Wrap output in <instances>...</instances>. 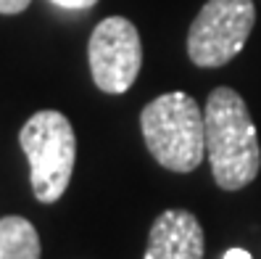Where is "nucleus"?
Instances as JSON below:
<instances>
[{
    "label": "nucleus",
    "instance_id": "nucleus-3",
    "mask_svg": "<svg viewBox=\"0 0 261 259\" xmlns=\"http://www.w3.org/2000/svg\"><path fill=\"white\" fill-rule=\"evenodd\" d=\"M19 146L29 161L35 199L40 204H56L69 188L76 161V135L71 122L56 109L37 111L19 130Z\"/></svg>",
    "mask_w": 261,
    "mask_h": 259
},
{
    "label": "nucleus",
    "instance_id": "nucleus-8",
    "mask_svg": "<svg viewBox=\"0 0 261 259\" xmlns=\"http://www.w3.org/2000/svg\"><path fill=\"white\" fill-rule=\"evenodd\" d=\"M32 0H0V13L3 16H16V13L27 11Z\"/></svg>",
    "mask_w": 261,
    "mask_h": 259
},
{
    "label": "nucleus",
    "instance_id": "nucleus-5",
    "mask_svg": "<svg viewBox=\"0 0 261 259\" xmlns=\"http://www.w3.org/2000/svg\"><path fill=\"white\" fill-rule=\"evenodd\" d=\"M87 61L98 90L111 96L127 93L143 66V42L137 27L124 16L103 19L90 35Z\"/></svg>",
    "mask_w": 261,
    "mask_h": 259
},
{
    "label": "nucleus",
    "instance_id": "nucleus-6",
    "mask_svg": "<svg viewBox=\"0 0 261 259\" xmlns=\"http://www.w3.org/2000/svg\"><path fill=\"white\" fill-rule=\"evenodd\" d=\"M203 227L193 211L166 209L150 225L143 259H203Z\"/></svg>",
    "mask_w": 261,
    "mask_h": 259
},
{
    "label": "nucleus",
    "instance_id": "nucleus-1",
    "mask_svg": "<svg viewBox=\"0 0 261 259\" xmlns=\"http://www.w3.org/2000/svg\"><path fill=\"white\" fill-rule=\"evenodd\" d=\"M206 156L222 191H243L261 170L258 132L243 96L232 87H214L203 106Z\"/></svg>",
    "mask_w": 261,
    "mask_h": 259
},
{
    "label": "nucleus",
    "instance_id": "nucleus-10",
    "mask_svg": "<svg viewBox=\"0 0 261 259\" xmlns=\"http://www.w3.org/2000/svg\"><path fill=\"white\" fill-rule=\"evenodd\" d=\"M224 259H251V254L245 251V249H229L224 254Z\"/></svg>",
    "mask_w": 261,
    "mask_h": 259
},
{
    "label": "nucleus",
    "instance_id": "nucleus-2",
    "mask_svg": "<svg viewBox=\"0 0 261 259\" xmlns=\"http://www.w3.org/2000/svg\"><path fill=\"white\" fill-rule=\"evenodd\" d=\"M143 140L164 170L193 172L206 156V119L198 101L188 93H164L140 114Z\"/></svg>",
    "mask_w": 261,
    "mask_h": 259
},
{
    "label": "nucleus",
    "instance_id": "nucleus-7",
    "mask_svg": "<svg viewBox=\"0 0 261 259\" xmlns=\"http://www.w3.org/2000/svg\"><path fill=\"white\" fill-rule=\"evenodd\" d=\"M40 233L27 217H0V259H40Z\"/></svg>",
    "mask_w": 261,
    "mask_h": 259
},
{
    "label": "nucleus",
    "instance_id": "nucleus-9",
    "mask_svg": "<svg viewBox=\"0 0 261 259\" xmlns=\"http://www.w3.org/2000/svg\"><path fill=\"white\" fill-rule=\"evenodd\" d=\"M50 3H56L58 8H69V11H87V8H93L98 0H50Z\"/></svg>",
    "mask_w": 261,
    "mask_h": 259
},
{
    "label": "nucleus",
    "instance_id": "nucleus-4",
    "mask_svg": "<svg viewBox=\"0 0 261 259\" xmlns=\"http://www.w3.org/2000/svg\"><path fill=\"white\" fill-rule=\"evenodd\" d=\"M253 24V0H206L188 32L190 61L203 69L229 64L243 51Z\"/></svg>",
    "mask_w": 261,
    "mask_h": 259
}]
</instances>
